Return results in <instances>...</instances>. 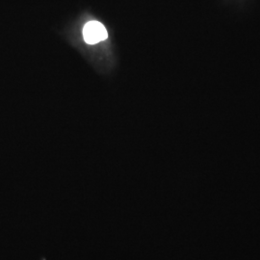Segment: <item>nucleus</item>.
I'll return each mask as SVG.
<instances>
[{
  "instance_id": "1",
  "label": "nucleus",
  "mask_w": 260,
  "mask_h": 260,
  "mask_svg": "<svg viewBox=\"0 0 260 260\" xmlns=\"http://www.w3.org/2000/svg\"><path fill=\"white\" fill-rule=\"evenodd\" d=\"M84 40L87 44L94 45L102 41L106 40L108 37L107 31L104 25L99 21L88 22L83 29Z\"/></svg>"
}]
</instances>
